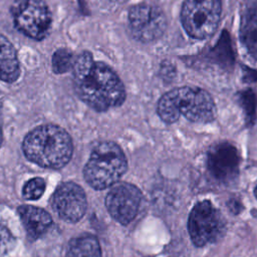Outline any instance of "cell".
<instances>
[{
	"label": "cell",
	"instance_id": "cell-1",
	"mask_svg": "<svg viewBox=\"0 0 257 257\" xmlns=\"http://www.w3.org/2000/svg\"><path fill=\"white\" fill-rule=\"evenodd\" d=\"M72 74L77 95L91 108L103 111L123 103L125 89L121 80L108 65L95 61L89 51L74 59Z\"/></svg>",
	"mask_w": 257,
	"mask_h": 257
},
{
	"label": "cell",
	"instance_id": "cell-2",
	"mask_svg": "<svg viewBox=\"0 0 257 257\" xmlns=\"http://www.w3.org/2000/svg\"><path fill=\"white\" fill-rule=\"evenodd\" d=\"M22 150L32 163L43 168L60 169L70 161L73 145L64 128L56 124H43L25 136Z\"/></svg>",
	"mask_w": 257,
	"mask_h": 257
},
{
	"label": "cell",
	"instance_id": "cell-3",
	"mask_svg": "<svg viewBox=\"0 0 257 257\" xmlns=\"http://www.w3.org/2000/svg\"><path fill=\"white\" fill-rule=\"evenodd\" d=\"M157 111L167 123L177 121L181 114L193 122L207 123L215 119L216 105L206 90L182 86L165 93L158 102Z\"/></svg>",
	"mask_w": 257,
	"mask_h": 257
},
{
	"label": "cell",
	"instance_id": "cell-4",
	"mask_svg": "<svg viewBox=\"0 0 257 257\" xmlns=\"http://www.w3.org/2000/svg\"><path fill=\"white\" fill-rule=\"evenodd\" d=\"M126 169V158L120 147L113 142H102L91 152L83 176L93 189L103 190L116 184Z\"/></svg>",
	"mask_w": 257,
	"mask_h": 257
},
{
	"label": "cell",
	"instance_id": "cell-5",
	"mask_svg": "<svg viewBox=\"0 0 257 257\" xmlns=\"http://www.w3.org/2000/svg\"><path fill=\"white\" fill-rule=\"evenodd\" d=\"M221 10L220 0H186L181 11L182 24L192 37L207 38L217 30Z\"/></svg>",
	"mask_w": 257,
	"mask_h": 257
},
{
	"label": "cell",
	"instance_id": "cell-6",
	"mask_svg": "<svg viewBox=\"0 0 257 257\" xmlns=\"http://www.w3.org/2000/svg\"><path fill=\"white\" fill-rule=\"evenodd\" d=\"M225 230L222 213L210 201H201L193 207L188 219V231L195 246L203 247L218 241Z\"/></svg>",
	"mask_w": 257,
	"mask_h": 257
},
{
	"label": "cell",
	"instance_id": "cell-7",
	"mask_svg": "<svg viewBox=\"0 0 257 257\" xmlns=\"http://www.w3.org/2000/svg\"><path fill=\"white\" fill-rule=\"evenodd\" d=\"M16 28L26 36L41 40L49 33L51 13L42 0H18L12 6Z\"/></svg>",
	"mask_w": 257,
	"mask_h": 257
},
{
	"label": "cell",
	"instance_id": "cell-8",
	"mask_svg": "<svg viewBox=\"0 0 257 257\" xmlns=\"http://www.w3.org/2000/svg\"><path fill=\"white\" fill-rule=\"evenodd\" d=\"M128 24L136 39L142 42H152L165 32L167 19L160 8L140 3L130 9Z\"/></svg>",
	"mask_w": 257,
	"mask_h": 257
},
{
	"label": "cell",
	"instance_id": "cell-9",
	"mask_svg": "<svg viewBox=\"0 0 257 257\" xmlns=\"http://www.w3.org/2000/svg\"><path fill=\"white\" fill-rule=\"evenodd\" d=\"M142 192L133 184H114L105 197V206L110 216L122 225L131 223L139 212Z\"/></svg>",
	"mask_w": 257,
	"mask_h": 257
},
{
	"label": "cell",
	"instance_id": "cell-10",
	"mask_svg": "<svg viewBox=\"0 0 257 257\" xmlns=\"http://www.w3.org/2000/svg\"><path fill=\"white\" fill-rule=\"evenodd\" d=\"M52 207L61 219L72 223L77 222L86 211L85 193L75 183H62L53 194Z\"/></svg>",
	"mask_w": 257,
	"mask_h": 257
},
{
	"label": "cell",
	"instance_id": "cell-11",
	"mask_svg": "<svg viewBox=\"0 0 257 257\" xmlns=\"http://www.w3.org/2000/svg\"><path fill=\"white\" fill-rule=\"evenodd\" d=\"M240 158L236 147L229 143H220L209 151L207 167L210 174L219 182L228 184L239 173Z\"/></svg>",
	"mask_w": 257,
	"mask_h": 257
},
{
	"label": "cell",
	"instance_id": "cell-12",
	"mask_svg": "<svg viewBox=\"0 0 257 257\" xmlns=\"http://www.w3.org/2000/svg\"><path fill=\"white\" fill-rule=\"evenodd\" d=\"M18 213L26 232L31 239L40 237L52 222L50 215L38 207L23 205L18 208Z\"/></svg>",
	"mask_w": 257,
	"mask_h": 257
},
{
	"label": "cell",
	"instance_id": "cell-13",
	"mask_svg": "<svg viewBox=\"0 0 257 257\" xmlns=\"http://www.w3.org/2000/svg\"><path fill=\"white\" fill-rule=\"evenodd\" d=\"M20 74L19 60L13 44L0 34V80L14 82Z\"/></svg>",
	"mask_w": 257,
	"mask_h": 257
},
{
	"label": "cell",
	"instance_id": "cell-14",
	"mask_svg": "<svg viewBox=\"0 0 257 257\" xmlns=\"http://www.w3.org/2000/svg\"><path fill=\"white\" fill-rule=\"evenodd\" d=\"M240 38L248 53L257 60V5L249 8L244 14Z\"/></svg>",
	"mask_w": 257,
	"mask_h": 257
},
{
	"label": "cell",
	"instance_id": "cell-15",
	"mask_svg": "<svg viewBox=\"0 0 257 257\" xmlns=\"http://www.w3.org/2000/svg\"><path fill=\"white\" fill-rule=\"evenodd\" d=\"M66 257H101L97 239L92 235H82L69 243Z\"/></svg>",
	"mask_w": 257,
	"mask_h": 257
},
{
	"label": "cell",
	"instance_id": "cell-16",
	"mask_svg": "<svg viewBox=\"0 0 257 257\" xmlns=\"http://www.w3.org/2000/svg\"><path fill=\"white\" fill-rule=\"evenodd\" d=\"M213 56L217 60H219L221 64H224L226 66H229L234 62V54L231 49L230 38L227 35L226 31L223 32L222 37L219 39L217 45L215 46Z\"/></svg>",
	"mask_w": 257,
	"mask_h": 257
},
{
	"label": "cell",
	"instance_id": "cell-17",
	"mask_svg": "<svg viewBox=\"0 0 257 257\" xmlns=\"http://www.w3.org/2000/svg\"><path fill=\"white\" fill-rule=\"evenodd\" d=\"M73 62L72 53L66 48H59L52 55V68L57 74H62L72 69Z\"/></svg>",
	"mask_w": 257,
	"mask_h": 257
},
{
	"label": "cell",
	"instance_id": "cell-18",
	"mask_svg": "<svg viewBox=\"0 0 257 257\" xmlns=\"http://www.w3.org/2000/svg\"><path fill=\"white\" fill-rule=\"evenodd\" d=\"M238 99L240 101L241 106L244 109L247 122L253 123L255 118V112H256V104H257V99L254 91H252L251 89L241 91L238 94Z\"/></svg>",
	"mask_w": 257,
	"mask_h": 257
},
{
	"label": "cell",
	"instance_id": "cell-19",
	"mask_svg": "<svg viewBox=\"0 0 257 257\" xmlns=\"http://www.w3.org/2000/svg\"><path fill=\"white\" fill-rule=\"evenodd\" d=\"M45 190V182L41 178L29 180L23 187V197L27 200L39 199Z\"/></svg>",
	"mask_w": 257,
	"mask_h": 257
},
{
	"label": "cell",
	"instance_id": "cell-20",
	"mask_svg": "<svg viewBox=\"0 0 257 257\" xmlns=\"http://www.w3.org/2000/svg\"><path fill=\"white\" fill-rule=\"evenodd\" d=\"M15 245V238L11 232L0 224V257L7 254Z\"/></svg>",
	"mask_w": 257,
	"mask_h": 257
},
{
	"label": "cell",
	"instance_id": "cell-21",
	"mask_svg": "<svg viewBox=\"0 0 257 257\" xmlns=\"http://www.w3.org/2000/svg\"><path fill=\"white\" fill-rule=\"evenodd\" d=\"M227 205H228L229 209L232 211L233 214H239L242 211V209H243L242 205L237 200H230Z\"/></svg>",
	"mask_w": 257,
	"mask_h": 257
},
{
	"label": "cell",
	"instance_id": "cell-22",
	"mask_svg": "<svg viewBox=\"0 0 257 257\" xmlns=\"http://www.w3.org/2000/svg\"><path fill=\"white\" fill-rule=\"evenodd\" d=\"M2 140H3V137H2V124H1V103H0V147H1V144H2Z\"/></svg>",
	"mask_w": 257,
	"mask_h": 257
},
{
	"label": "cell",
	"instance_id": "cell-23",
	"mask_svg": "<svg viewBox=\"0 0 257 257\" xmlns=\"http://www.w3.org/2000/svg\"><path fill=\"white\" fill-rule=\"evenodd\" d=\"M111 1L116 2V3H123V2H125V1H127V0H111Z\"/></svg>",
	"mask_w": 257,
	"mask_h": 257
},
{
	"label": "cell",
	"instance_id": "cell-24",
	"mask_svg": "<svg viewBox=\"0 0 257 257\" xmlns=\"http://www.w3.org/2000/svg\"><path fill=\"white\" fill-rule=\"evenodd\" d=\"M254 195H255V197H256V199H257V187L254 189Z\"/></svg>",
	"mask_w": 257,
	"mask_h": 257
}]
</instances>
